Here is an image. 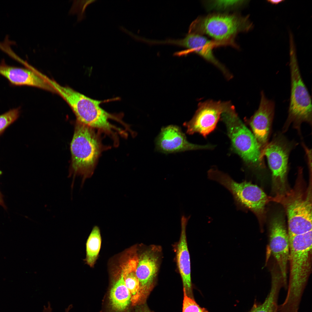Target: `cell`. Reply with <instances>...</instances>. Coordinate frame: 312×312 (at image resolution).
<instances>
[{
  "instance_id": "obj_1",
  "label": "cell",
  "mask_w": 312,
  "mask_h": 312,
  "mask_svg": "<svg viewBox=\"0 0 312 312\" xmlns=\"http://www.w3.org/2000/svg\"><path fill=\"white\" fill-rule=\"evenodd\" d=\"M289 240L290 274L287 293L279 307L283 312H298L311 271L312 231L289 237Z\"/></svg>"
},
{
  "instance_id": "obj_2",
  "label": "cell",
  "mask_w": 312,
  "mask_h": 312,
  "mask_svg": "<svg viewBox=\"0 0 312 312\" xmlns=\"http://www.w3.org/2000/svg\"><path fill=\"white\" fill-rule=\"evenodd\" d=\"M249 17L237 13L215 12L199 16L190 24L188 33L205 35L220 46L230 45L238 49L235 41L236 36L253 28Z\"/></svg>"
},
{
  "instance_id": "obj_3",
  "label": "cell",
  "mask_w": 312,
  "mask_h": 312,
  "mask_svg": "<svg viewBox=\"0 0 312 312\" xmlns=\"http://www.w3.org/2000/svg\"><path fill=\"white\" fill-rule=\"evenodd\" d=\"M56 91L66 101L76 116L77 122L93 129H96L116 137L115 131L124 132L112 124L109 119L121 122L118 117L108 113L100 106L102 101L92 99L68 86L56 83L53 85Z\"/></svg>"
},
{
  "instance_id": "obj_4",
  "label": "cell",
  "mask_w": 312,
  "mask_h": 312,
  "mask_svg": "<svg viewBox=\"0 0 312 312\" xmlns=\"http://www.w3.org/2000/svg\"><path fill=\"white\" fill-rule=\"evenodd\" d=\"M94 129L77 122L70 144V174L81 177L82 185L93 174L102 150L100 137Z\"/></svg>"
},
{
  "instance_id": "obj_5",
  "label": "cell",
  "mask_w": 312,
  "mask_h": 312,
  "mask_svg": "<svg viewBox=\"0 0 312 312\" xmlns=\"http://www.w3.org/2000/svg\"><path fill=\"white\" fill-rule=\"evenodd\" d=\"M234 150L248 164L262 167L261 149L256 138L239 117L232 105L221 116Z\"/></svg>"
},
{
  "instance_id": "obj_6",
  "label": "cell",
  "mask_w": 312,
  "mask_h": 312,
  "mask_svg": "<svg viewBox=\"0 0 312 312\" xmlns=\"http://www.w3.org/2000/svg\"><path fill=\"white\" fill-rule=\"evenodd\" d=\"M289 55L291 92L288 115L285 126L293 123L298 129L302 122L311 123V101L301 75L295 47H289Z\"/></svg>"
},
{
  "instance_id": "obj_7",
  "label": "cell",
  "mask_w": 312,
  "mask_h": 312,
  "mask_svg": "<svg viewBox=\"0 0 312 312\" xmlns=\"http://www.w3.org/2000/svg\"><path fill=\"white\" fill-rule=\"evenodd\" d=\"M208 176L209 179L221 184L229 191L238 209H249L257 215L263 212L268 198L257 185L245 181L237 182L228 174L217 169H210Z\"/></svg>"
},
{
  "instance_id": "obj_8",
  "label": "cell",
  "mask_w": 312,
  "mask_h": 312,
  "mask_svg": "<svg viewBox=\"0 0 312 312\" xmlns=\"http://www.w3.org/2000/svg\"><path fill=\"white\" fill-rule=\"evenodd\" d=\"M275 198L286 210L289 237L312 231V204L309 194L305 196L300 193L284 196L278 194Z\"/></svg>"
},
{
  "instance_id": "obj_9",
  "label": "cell",
  "mask_w": 312,
  "mask_h": 312,
  "mask_svg": "<svg viewBox=\"0 0 312 312\" xmlns=\"http://www.w3.org/2000/svg\"><path fill=\"white\" fill-rule=\"evenodd\" d=\"M231 105L229 102L210 100L200 103L192 119L183 124L186 133H198L206 137L214 130L222 114Z\"/></svg>"
},
{
  "instance_id": "obj_10",
  "label": "cell",
  "mask_w": 312,
  "mask_h": 312,
  "mask_svg": "<svg viewBox=\"0 0 312 312\" xmlns=\"http://www.w3.org/2000/svg\"><path fill=\"white\" fill-rule=\"evenodd\" d=\"M162 250L159 246H148L139 257L135 273L140 283V303L152 289L159 268Z\"/></svg>"
},
{
  "instance_id": "obj_11",
  "label": "cell",
  "mask_w": 312,
  "mask_h": 312,
  "mask_svg": "<svg viewBox=\"0 0 312 312\" xmlns=\"http://www.w3.org/2000/svg\"><path fill=\"white\" fill-rule=\"evenodd\" d=\"M290 146L284 139L278 137L268 143L261 151V159L263 160L266 157L273 181L281 188L285 183Z\"/></svg>"
},
{
  "instance_id": "obj_12",
  "label": "cell",
  "mask_w": 312,
  "mask_h": 312,
  "mask_svg": "<svg viewBox=\"0 0 312 312\" xmlns=\"http://www.w3.org/2000/svg\"><path fill=\"white\" fill-rule=\"evenodd\" d=\"M269 245L278 266L285 288H287V269L289 256V240L284 222L279 216L274 217L270 226Z\"/></svg>"
},
{
  "instance_id": "obj_13",
  "label": "cell",
  "mask_w": 312,
  "mask_h": 312,
  "mask_svg": "<svg viewBox=\"0 0 312 312\" xmlns=\"http://www.w3.org/2000/svg\"><path fill=\"white\" fill-rule=\"evenodd\" d=\"M157 150L165 153L213 148L210 145H200L189 142L180 128L170 125L163 127L156 139Z\"/></svg>"
},
{
  "instance_id": "obj_14",
  "label": "cell",
  "mask_w": 312,
  "mask_h": 312,
  "mask_svg": "<svg viewBox=\"0 0 312 312\" xmlns=\"http://www.w3.org/2000/svg\"><path fill=\"white\" fill-rule=\"evenodd\" d=\"M274 102L261 93L258 108L249 120L250 125L261 150L268 144L274 118Z\"/></svg>"
},
{
  "instance_id": "obj_15",
  "label": "cell",
  "mask_w": 312,
  "mask_h": 312,
  "mask_svg": "<svg viewBox=\"0 0 312 312\" xmlns=\"http://www.w3.org/2000/svg\"><path fill=\"white\" fill-rule=\"evenodd\" d=\"M216 42L208 39L204 35L189 34L185 37L184 47L187 50L177 53V55H185L189 53H195L218 68L228 78L231 75L224 66L215 57L213 49L220 46Z\"/></svg>"
},
{
  "instance_id": "obj_16",
  "label": "cell",
  "mask_w": 312,
  "mask_h": 312,
  "mask_svg": "<svg viewBox=\"0 0 312 312\" xmlns=\"http://www.w3.org/2000/svg\"><path fill=\"white\" fill-rule=\"evenodd\" d=\"M0 74L14 85L31 86L56 92L43 77L33 70L9 66L3 60L0 64Z\"/></svg>"
},
{
  "instance_id": "obj_17",
  "label": "cell",
  "mask_w": 312,
  "mask_h": 312,
  "mask_svg": "<svg viewBox=\"0 0 312 312\" xmlns=\"http://www.w3.org/2000/svg\"><path fill=\"white\" fill-rule=\"evenodd\" d=\"M191 216L181 215V232L179 240L176 248V260L184 289L187 294L192 291L190 255L186 235V227Z\"/></svg>"
},
{
  "instance_id": "obj_18",
  "label": "cell",
  "mask_w": 312,
  "mask_h": 312,
  "mask_svg": "<svg viewBox=\"0 0 312 312\" xmlns=\"http://www.w3.org/2000/svg\"><path fill=\"white\" fill-rule=\"evenodd\" d=\"M271 288L264 302H258L255 300L253 305L248 312H277L278 300L281 288L285 286L280 274L272 271Z\"/></svg>"
},
{
  "instance_id": "obj_19",
  "label": "cell",
  "mask_w": 312,
  "mask_h": 312,
  "mask_svg": "<svg viewBox=\"0 0 312 312\" xmlns=\"http://www.w3.org/2000/svg\"><path fill=\"white\" fill-rule=\"evenodd\" d=\"M138 261V257L130 259L122 268L125 285L131 294V302L135 306L140 303V285L135 271Z\"/></svg>"
},
{
  "instance_id": "obj_20",
  "label": "cell",
  "mask_w": 312,
  "mask_h": 312,
  "mask_svg": "<svg viewBox=\"0 0 312 312\" xmlns=\"http://www.w3.org/2000/svg\"><path fill=\"white\" fill-rule=\"evenodd\" d=\"M109 299L112 308L117 312L125 311L131 302V294L125 285L121 272L120 276L111 288Z\"/></svg>"
},
{
  "instance_id": "obj_21",
  "label": "cell",
  "mask_w": 312,
  "mask_h": 312,
  "mask_svg": "<svg viewBox=\"0 0 312 312\" xmlns=\"http://www.w3.org/2000/svg\"><path fill=\"white\" fill-rule=\"evenodd\" d=\"M101 237L100 229L97 226L93 228L86 244V261L90 266L93 265L100 251Z\"/></svg>"
},
{
  "instance_id": "obj_22",
  "label": "cell",
  "mask_w": 312,
  "mask_h": 312,
  "mask_svg": "<svg viewBox=\"0 0 312 312\" xmlns=\"http://www.w3.org/2000/svg\"><path fill=\"white\" fill-rule=\"evenodd\" d=\"M247 0H209L204 1L207 9L209 10L226 11L236 9L246 5Z\"/></svg>"
},
{
  "instance_id": "obj_23",
  "label": "cell",
  "mask_w": 312,
  "mask_h": 312,
  "mask_svg": "<svg viewBox=\"0 0 312 312\" xmlns=\"http://www.w3.org/2000/svg\"><path fill=\"white\" fill-rule=\"evenodd\" d=\"M20 112V108L11 109L0 115V135L5 129L18 118Z\"/></svg>"
},
{
  "instance_id": "obj_24",
  "label": "cell",
  "mask_w": 312,
  "mask_h": 312,
  "mask_svg": "<svg viewBox=\"0 0 312 312\" xmlns=\"http://www.w3.org/2000/svg\"><path fill=\"white\" fill-rule=\"evenodd\" d=\"M183 291L182 312H208L205 309L200 307L193 299L188 296L184 289Z\"/></svg>"
},
{
  "instance_id": "obj_25",
  "label": "cell",
  "mask_w": 312,
  "mask_h": 312,
  "mask_svg": "<svg viewBox=\"0 0 312 312\" xmlns=\"http://www.w3.org/2000/svg\"><path fill=\"white\" fill-rule=\"evenodd\" d=\"M73 307V305L72 304H70L67 308L65 309V312H69ZM52 310L51 304L49 302H48L47 307H46L45 306H44L43 312H52Z\"/></svg>"
},
{
  "instance_id": "obj_26",
  "label": "cell",
  "mask_w": 312,
  "mask_h": 312,
  "mask_svg": "<svg viewBox=\"0 0 312 312\" xmlns=\"http://www.w3.org/2000/svg\"><path fill=\"white\" fill-rule=\"evenodd\" d=\"M267 1L268 2L270 3H271V4H273V5H277V4H278L279 3H280L282 2L283 1H284V0H268V1Z\"/></svg>"
},
{
  "instance_id": "obj_27",
  "label": "cell",
  "mask_w": 312,
  "mask_h": 312,
  "mask_svg": "<svg viewBox=\"0 0 312 312\" xmlns=\"http://www.w3.org/2000/svg\"><path fill=\"white\" fill-rule=\"evenodd\" d=\"M0 205L2 206L4 208H5V206L2 198V195L0 192Z\"/></svg>"
},
{
  "instance_id": "obj_28",
  "label": "cell",
  "mask_w": 312,
  "mask_h": 312,
  "mask_svg": "<svg viewBox=\"0 0 312 312\" xmlns=\"http://www.w3.org/2000/svg\"><path fill=\"white\" fill-rule=\"evenodd\" d=\"M138 312H151L148 310L144 309L142 310H140Z\"/></svg>"
}]
</instances>
